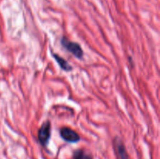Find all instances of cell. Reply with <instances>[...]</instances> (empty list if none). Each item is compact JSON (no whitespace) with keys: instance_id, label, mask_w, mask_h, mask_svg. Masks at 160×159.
Wrapping results in <instances>:
<instances>
[{"instance_id":"6da1fadb","label":"cell","mask_w":160,"mask_h":159,"mask_svg":"<svg viewBox=\"0 0 160 159\" xmlns=\"http://www.w3.org/2000/svg\"><path fill=\"white\" fill-rule=\"evenodd\" d=\"M61 44L67 51L72 53L75 57L78 58V59H81L83 57L84 51H83L82 48L79 44L71 41L67 37H62V40H61Z\"/></svg>"},{"instance_id":"7a4b0ae2","label":"cell","mask_w":160,"mask_h":159,"mask_svg":"<svg viewBox=\"0 0 160 159\" xmlns=\"http://www.w3.org/2000/svg\"><path fill=\"white\" fill-rule=\"evenodd\" d=\"M51 137V123L49 121H46L42 125L38 132V138L42 146L45 147L48 143Z\"/></svg>"},{"instance_id":"3957f363","label":"cell","mask_w":160,"mask_h":159,"mask_svg":"<svg viewBox=\"0 0 160 159\" xmlns=\"http://www.w3.org/2000/svg\"><path fill=\"white\" fill-rule=\"evenodd\" d=\"M59 133H60V137L65 141L69 142V143H77L81 139L79 134L76 131L69 127H62L59 131Z\"/></svg>"},{"instance_id":"277c9868","label":"cell","mask_w":160,"mask_h":159,"mask_svg":"<svg viewBox=\"0 0 160 159\" xmlns=\"http://www.w3.org/2000/svg\"><path fill=\"white\" fill-rule=\"evenodd\" d=\"M113 145L118 159H129L126 147H125L124 144L121 140H120L118 137H116L114 139Z\"/></svg>"},{"instance_id":"5b68a950","label":"cell","mask_w":160,"mask_h":159,"mask_svg":"<svg viewBox=\"0 0 160 159\" xmlns=\"http://www.w3.org/2000/svg\"><path fill=\"white\" fill-rule=\"evenodd\" d=\"M52 55L62 70H65V71H71V70H73V68H72L71 65H70V64L68 63V62H67L66 59H64L63 58L61 57V56H59V55H58L57 54H53Z\"/></svg>"},{"instance_id":"8992f818","label":"cell","mask_w":160,"mask_h":159,"mask_svg":"<svg viewBox=\"0 0 160 159\" xmlns=\"http://www.w3.org/2000/svg\"><path fill=\"white\" fill-rule=\"evenodd\" d=\"M73 159H93L90 154L86 153L84 150H77L74 151L73 155Z\"/></svg>"}]
</instances>
